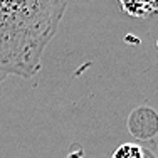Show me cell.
<instances>
[{"instance_id":"obj_1","label":"cell","mask_w":158,"mask_h":158,"mask_svg":"<svg viewBox=\"0 0 158 158\" xmlns=\"http://www.w3.org/2000/svg\"><path fill=\"white\" fill-rule=\"evenodd\" d=\"M66 5V0H0V82L39 73Z\"/></svg>"},{"instance_id":"obj_2","label":"cell","mask_w":158,"mask_h":158,"mask_svg":"<svg viewBox=\"0 0 158 158\" xmlns=\"http://www.w3.org/2000/svg\"><path fill=\"white\" fill-rule=\"evenodd\" d=\"M121 5L128 14L145 17L146 14L158 9V0H121Z\"/></svg>"},{"instance_id":"obj_3","label":"cell","mask_w":158,"mask_h":158,"mask_svg":"<svg viewBox=\"0 0 158 158\" xmlns=\"http://www.w3.org/2000/svg\"><path fill=\"white\" fill-rule=\"evenodd\" d=\"M113 158H146V156H145V153H143V150L140 146L130 145V143H128V145L119 146L114 152Z\"/></svg>"}]
</instances>
